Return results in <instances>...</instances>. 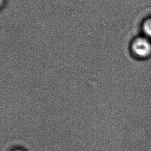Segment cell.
Returning <instances> with one entry per match:
<instances>
[{
    "instance_id": "obj_1",
    "label": "cell",
    "mask_w": 151,
    "mask_h": 151,
    "mask_svg": "<svg viewBox=\"0 0 151 151\" xmlns=\"http://www.w3.org/2000/svg\"><path fill=\"white\" fill-rule=\"evenodd\" d=\"M130 52L137 60H149L151 58V40L142 35L134 37L130 44Z\"/></svg>"
},
{
    "instance_id": "obj_2",
    "label": "cell",
    "mask_w": 151,
    "mask_h": 151,
    "mask_svg": "<svg viewBox=\"0 0 151 151\" xmlns=\"http://www.w3.org/2000/svg\"><path fill=\"white\" fill-rule=\"evenodd\" d=\"M141 29L142 35L151 40V15L144 19L141 23Z\"/></svg>"
},
{
    "instance_id": "obj_3",
    "label": "cell",
    "mask_w": 151,
    "mask_h": 151,
    "mask_svg": "<svg viewBox=\"0 0 151 151\" xmlns=\"http://www.w3.org/2000/svg\"><path fill=\"white\" fill-rule=\"evenodd\" d=\"M14 151H22V150H14Z\"/></svg>"
}]
</instances>
